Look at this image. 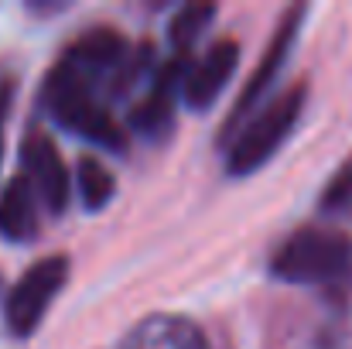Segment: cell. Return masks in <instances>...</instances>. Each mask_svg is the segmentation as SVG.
<instances>
[{"label":"cell","mask_w":352,"mask_h":349,"mask_svg":"<svg viewBox=\"0 0 352 349\" xmlns=\"http://www.w3.org/2000/svg\"><path fill=\"white\" fill-rule=\"evenodd\" d=\"M41 103H45L48 116L58 127H65V130H72V134H79L86 140H96V144H103L110 151L123 147V130L117 127V120L110 116V110L100 103L96 89L79 72H72L62 59L45 76Z\"/></svg>","instance_id":"obj_1"},{"label":"cell","mask_w":352,"mask_h":349,"mask_svg":"<svg viewBox=\"0 0 352 349\" xmlns=\"http://www.w3.org/2000/svg\"><path fill=\"white\" fill-rule=\"evenodd\" d=\"M352 267V240L332 226H301L274 253L270 271L287 284H329Z\"/></svg>","instance_id":"obj_2"},{"label":"cell","mask_w":352,"mask_h":349,"mask_svg":"<svg viewBox=\"0 0 352 349\" xmlns=\"http://www.w3.org/2000/svg\"><path fill=\"white\" fill-rule=\"evenodd\" d=\"M308 100L305 83L287 86L280 96H274L270 103L260 107V114L253 116L243 130H236L230 137V154H226V171L230 175H253L256 168H263L280 144L287 140V134L294 130V123L301 120Z\"/></svg>","instance_id":"obj_3"},{"label":"cell","mask_w":352,"mask_h":349,"mask_svg":"<svg viewBox=\"0 0 352 349\" xmlns=\"http://www.w3.org/2000/svg\"><path fill=\"white\" fill-rule=\"evenodd\" d=\"M69 281V260L65 257H41L34 260L21 277L17 284L10 288L7 302H3V322L14 336H31L45 312L52 308V302L58 298V291L65 288Z\"/></svg>","instance_id":"obj_4"},{"label":"cell","mask_w":352,"mask_h":349,"mask_svg":"<svg viewBox=\"0 0 352 349\" xmlns=\"http://www.w3.org/2000/svg\"><path fill=\"white\" fill-rule=\"evenodd\" d=\"M21 165H24V182L31 185L38 206H45L52 216H62L72 202V175L65 168V158L58 144L48 134H28L21 144Z\"/></svg>","instance_id":"obj_5"},{"label":"cell","mask_w":352,"mask_h":349,"mask_svg":"<svg viewBox=\"0 0 352 349\" xmlns=\"http://www.w3.org/2000/svg\"><path fill=\"white\" fill-rule=\"evenodd\" d=\"M305 14H308L305 7H291V10L284 14V21L277 24V31H274L270 45L263 48V59H260V65L253 69L250 83L243 86V93H239V100H236L233 116H230V123H226V140L233 137L239 116H246L250 110H256V107L263 103L267 89L274 86V79L280 76V69H284V62H287V55H291V48H294V41H298V31H301V21H305Z\"/></svg>","instance_id":"obj_6"},{"label":"cell","mask_w":352,"mask_h":349,"mask_svg":"<svg viewBox=\"0 0 352 349\" xmlns=\"http://www.w3.org/2000/svg\"><path fill=\"white\" fill-rule=\"evenodd\" d=\"M185 69H188V55H178L171 62H164L157 72H154V83L147 89L144 100L133 103L130 110V130H137L140 137H164L171 130V120H175V103L182 100V79H185Z\"/></svg>","instance_id":"obj_7"},{"label":"cell","mask_w":352,"mask_h":349,"mask_svg":"<svg viewBox=\"0 0 352 349\" xmlns=\"http://www.w3.org/2000/svg\"><path fill=\"white\" fill-rule=\"evenodd\" d=\"M236 65H239V45L233 38L216 41L199 62H188L185 79H182V103L192 110L212 107L223 96V89L230 86Z\"/></svg>","instance_id":"obj_8"},{"label":"cell","mask_w":352,"mask_h":349,"mask_svg":"<svg viewBox=\"0 0 352 349\" xmlns=\"http://www.w3.org/2000/svg\"><path fill=\"white\" fill-rule=\"evenodd\" d=\"M120 349H209V343L185 315H151L123 336Z\"/></svg>","instance_id":"obj_9"},{"label":"cell","mask_w":352,"mask_h":349,"mask_svg":"<svg viewBox=\"0 0 352 349\" xmlns=\"http://www.w3.org/2000/svg\"><path fill=\"white\" fill-rule=\"evenodd\" d=\"M38 199L24 175H14L0 192V236L14 243H31L38 236Z\"/></svg>","instance_id":"obj_10"},{"label":"cell","mask_w":352,"mask_h":349,"mask_svg":"<svg viewBox=\"0 0 352 349\" xmlns=\"http://www.w3.org/2000/svg\"><path fill=\"white\" fill-rule=\"evenodd\" d=\"M76 195L82 199V206L89 213H100L113 202V192H117V178L113 171L100 161V158H82L79 168H76Z\"/></svg>","instance_id":"obj_11"},{"label":"cell","mask_w":352,"mask_h":349,"mask_svg":"<svg viewBox=\"0 0 352 349\" xmlns=\"http://www.w3.org/2000/svg\"><path fill=\"white\" fill-rule=\"evenodd\" d=\"M212 17H216V7H212V3H185V7L171 17V24H168L171 45H175L178 52H188V48L202 38V31L209 28Z\"/></svg>","instance_id":"obj_12"},{"label":"cell","mask_w":352,"mask_h":349,"mask_svg":"<svg viewBox=\"0 0 352 349\" xmlns=\"http://www.w3.org/2000/svg\"><path fill=\"white\" fill-rule=\"evenodd\" d=\"M318 206H322L325 216H349L352 213V154L342 161V168L329 178Z\"/></svg>","instance_id":"obj_13"},{"label":"cell","mask_w":352,"mask_h":349,"mask_svg":"<svg viewBox=\"0 0 352 349\" xmlns=\"http://www.w3.org/2000/svg\"><path fill=\"white\" fill-rule=\"evenodd\" d=\"M10 103H14V83L10 79H0V161H3V134H7Z\"/></svg>","instance_id":"obj_14"}]
</instances>
